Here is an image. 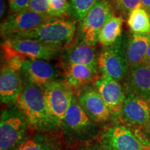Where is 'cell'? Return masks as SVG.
Listing matches in <instances>:
<instances>
[{"mask_svg": "<svg viewBox=\"0 0 150 150\" xmlns=\"http://www.w3.org/2000/svg\"><path fill=\"white\" fill-rule=\"evenodd\" d=\"M23 89V79L20 72L4 67L0 74V99L1 103L16 102Z\"/></svg>", "mask_w": 150, "mask_h": 150, "instance_id": "obj_16", "label": "cell"}, {"mask_svg": "<svg viewBox=\"0 0 150 150\" xmlns=\"http://www.w3.org/2000/svg\"><path fill=\"white\" fill-rule=\"evenodd\" d=\"M95 86L111 115L120 114L126 95L119 82L111 78L102 76L97 79Z\"/></svg>", "mask_w": 150, "mask_h": 150, "instance_id": "obj_13", "label": "cell"}, {"mask_svg": "<svg viewBox=\"0 0 150 150\" xmlns=\"http://www.w3.org/2000/svg\"><path fill=\"white\" fill-rule=\"evenodd\" d=\"M54 127L63 125L74 96V92L65 81L54 80L42 89Z\"/></svg>", "mask_w": 150, "mask_h": 150, "instance_id": "obj_4", "label": "cell"}, {"mask_svg": "<svg viewBox=\"0 0 150 150\" xmlns=\"http://www.w3.org/2000/svg\"><path fill=\"white\" fill-rule=\"evenodd\" d=\"M47 15L54 18H65L69 15L67 0H50Z\"/></svg>", "mask_w": 150, "mask_h": 150, "instance_id": "obj_23", "label": "cell"}, {"mask_svg": "<svg viewBox=\"0 0 150 150\" xmlns=\"http://www.w3.org/2000/svg\"><path fill=\"white\" fill-rule=\"evenodd\" d=\"M141 6L150 15V0H141Z\"/></svg>", "mask_w": 150, "mask_h": 150, "instance_id": "obj_30", "label": "cell"}, {"mask_svg": "<svg viewBox=\"0 0 150 150\" xmlns=\"http://www.w3.org/2000/svg\"><path fill=\"white\" fill-rule=\"evenodd\" d=\"M134 132L140 140L142 150H150V140L148 139L139 129H136L134 131Z\"/></svg>", "mask_w": 150, "mask_h": 150, "instance_id": "obj_28", "label": "cell"}, {"mask_svg": "<svg viewBox=\"0 0 150 150\" xmlns=\"http://www.w3.org/2000/svg\"><path fill=\"white\" fill-rule=\"evenodd\" d=\"M11 13L20 12L29 8L30 0H7Z\"/></svg>", "mask_w": 150, "mask_h": 150, "instance_id": "obj_27", "label": "cell"}, {"mask_svg": "<svg viewBox=\"0 0 150 150\" xmlns=\"http://www.w3.org/2000/svg\"><path fill=\"white\" fill-rule=\"evenodd\" d=\"M120 115L127 123L134 126H148L150 119V101L136 94L127 93Z\"/></svg>", "mask_w": 150, "mask_h": 150, "instance_id": "obj_11", "label": "cell"}, {"mask_svg": "<svg viewBox=\"0 0 150 150\" xmlns=\"http://www.w3.org/2000/svg\"><path fill=\"white\" fill-rule=\"evenodd\" d=\"M77 100L95 122H104L109 119L111 113L96 89H84L79 95Z\"/></svg>", "mask_w": 150, "mask_h": 150, "instance_id": "obj_14", "label": "cell"}, {"mask_svg": "<svg viewBox=\"0 0 150 150\" xmlns=\"http://www.w3.org/2000/svg\"><path fill=\"white\" fill-rule=\"evenodd\" d=\"M5 41L17 53L30 59L50 60L57 57L62 48L29 39L7 38Z\"/></svg>", "mask_w": 150, "mask_h": 150, "instance_id": "obj_9", "label": "cell"}, {"mask_svg": "<svg viewBox=\"0 0 150 150\" xmlns=\"http://www.w3.org/2000/svg\"><path fill=\"white\" fill-rule=\"evenodd\" d=\"M16 150H53L42 138H33L23 140L19 144Z\"/></svg>", "mask_w": 150, "mask_h": 150, "instance_id": "obj_24", "label": "cell"}, {"mask_svg": "<svg viewBox=\"0 0 150 150\" xmlns=\"http://www.w3.org/2000/svg\"><path fill=\"white\" fill-rule=\"evenodd\" d=\"M16 104L30 126L39 130L54 127L42 88L23 80V89Z\"/></svg>", "mask_w": 150, "mask_h": 150, "instance_id": "obj_1", "label": "cell"}, {"mask_svg": "<svg viewBox=\"0 0 150 150\" xmlns=\"http://www.w3.org/2000/svg\"><path fill=\"white\" fill-rule=\"evenodd\" d=\"M127 24L134 34H150V15L140 6L137 7L127 17Z\"/></svg>", "mask_w": 150, "mask_h": 150, "instance_id": "obj_21", "label": "cell"}, {"mask_svg": "<svg viewBox=\"0 0 150 150\" xmlns=\"http://www.w3.org/2000/svg\"><path fill=\"white\" fill-rule=\"evenodd\" d=\"M150 34H134L128 38L126 56L129 67L144 63L148 50Z\"/></svg>", "mask_w": 150, "mask_h": 150, "instance_id": "obj_19", "label": "cell"}, {"mask_svg": "<svg viewBox=\"0 0 150 150\" xmlns=\"http://www.w3.org/2000/svg\"><path fill=\"white\" fill-rule=\"evenodd\" d=\"M28 122L18 108L2 111L0 120V150H11L23 140Z\"/></svg>", "mask_w": 150, "mask_h": 150, "instance_id": "obj_6", "label": "cell"}, {"mask_svg": "<svg viewBox=\"0 0 150 150\" xmlns=\"http://www.w3.org/2000/svg\"><path fill=\"white\" fill-rule=\"evenodd\" d=\"M83 150H104V148L102 147H87L85 149Z\"/></svg>", "mask_w": 150, "mask_h": 150, "instance_id": "obj_32", "label": "cell"}, {"mask_svg": "<svg viewBox=\"0 0 150 150\" xmlns=\"http://www.w3.org/2000/svg\"><path fill=\"white\" fill-rule=\"evenodd\" d=\"M95 123L84 111L74 95L63 124L66 130L78 139L87 140L96 136Z\"/></svg>", "mask_w": 150, "mask_h": 150, "instance_id": "obj_7", "label": "cell"}, {"mask_svg": "<svg viewBox=\"0 0 150 150\" xmlns=\"http://www.w3.org/2000/svg\"><path fill=\"white\" fill-rule=\"evenodd\" d=\"M114 6L122 17H128L134 9L141 6V0H116Z\"/></svg>", "mask_w": 150, "mask_h": 150, "instance_id": "obj_25", "label": "cell"}, {"mask_svg": "<svg viewBox=\"0 0 150 150\" xmlns=\"http://www.w3.org/2000/svg\"><path fill=\"white\" fill-rule=\"evenodd\" d=\"M144 64L149 65V66H150V40H149V46H148L147 55H146L145 61H144Z\"/></svg>", "mask_w": 150, "mask_h": 150, "instance_id": "obj_31", "label": "cell"}, {"mask_svg": "<svg viewBox=\"0 0 150 150\" xmlns=\"http://www.w3.org/2000/svg\"><path fill=\"white\" fill-rule=\"evenodd\" d=\"M6 11V1L0 0V18L1 19L4 16Z\"/></svg>", "mask_w": 150, "mask_h": 150, "instance_id": "obj_29", "label": "cell"}, {"mask_svg": "<svg viewBox=\"0 0 150 150\" xmlns=\"http://www.w3.org/2000/svg\"><path fill=\"white\" fill-rule=\"evenodd\" d=\"M62 66L64 72L65 81L70 86L73 92L97 80L95 78L97 72L87 65L62 63Z\"/></svg>", "mask_w": 150, "mask_h": 150, "instance_id": "obj_18", "label": "cell"}, {"mask_svg": "<svg viewBox=\"0 0 150 150\" xmlns=\"http://www.w3.org/2000/svg\"><path fill=\"white\" fill-rule=\"evenodd\" d=\"M127 93L150 101V66L144 63L129 68L125 79Z\"/></svg>", "mask_w": 150, "mask_h": 150, "instance_id": "obj_15", "label": "cell"}, {"mask_svg": "<svg viewBox=\"0 0 150 150\" xmlns=\"http://www.w3.org/2000/svg\"><path fill=\"white\" fill-rule=\"evenodd\" d=\"M115 6L110 0H99L86 15L79 26L81 41L95 46L98 41L101 29L109 19L114 16Z\"/></svg>", "mask_w": 150, "mask_h": 150, "instance_id": "obj_5", "label": "cell"}, {"mask_svg": "<svg viewBox=\"0 0 150 150\" xmlns=\"http://www.w3.org/2000/svg\"><path fill=\"white\" fill-rule=\"evenodd\" d=\"M99 0H69V15L81 21Z\"/></svg>", "mask_w": 150, "mask_h": 150, "instance_id": "obj_22", "label": "cell"}, {"mask_svg": "<svg viewBox=\"0 0 150 150\" xmlns=\"http://www.w3.org/2000/svg\"><path fill=\"white\" fill-rule=\"evenodd\" d=\"M97 59L98 55L95 46L80 41L67 49L63 55L62 63L85 65L97 72Z\"/></svg>", "mask_w": 150, "mask_h": 150, "instance_id": "obj_17", "label": "cell"}, {"mask_svg": "<svg viewBox=\"0 0 150 150\" xmlns=\"http://www.w3.org/2000/svg\"><path fill=\"white\" fill-rule=\"evenodd\" d=\"M122 36L111 46L106 47L98 54L97 67L103 76L120 81L129 68L126 56L128 38Z\"/></svg>", "mask_w": 150, "mask_h": 150, "instance_id": "obj_3", "label": "cell"}, {"mask_svg": "<svg viewBox=\"0 0 150 150\" xmlns=\"http://www.w3.org/2000/svg\"><path fill=\"white\" fill-rule=\"evenodd\" d=\"M110 1H111V2H112V3L113 4H115V1H116V0H110Z\"/></svg>", "mask_w": 150, "mask_h": 150, "instance_id": "obj_33", "label": "cell"}, {"mask_svg": "<svg viewBox=\"0 0 150 150\" xmlns=\"http://www.w3.org/2000/svg\"><path fill=\"white\" fill-rule=\"evenodd\" d=\"M104 150H142L134 131L123 125H115L104 132L102 140Z\"/></svg>", "mask_w": 150, "mask_h": 150, "instance_id": "obj_10", "label": "cell"}, {"mask_svg": "<svg viewBox=\"0 0 150 150\" xmlns=\"http://www.w3.org/2000/svg\"><path fill=\"white\" fill-rule=\"evenodd\" d=\"M50 4V0H30L28 9L40 14L47 15Z\"/></svg>", "mask_w": 150, "mask_h": 150, "instance_id": "obj_26", "label": "cell"}, {"mask_svg": "<svg viewBox=\"0 0 150 150\" xmlns=\"http://www.w3.org/2000/svg\"><path fill=\"white\" fill-rule=\"evenodd\" d=\"M48 15L40 14L26 9L20 12L11 13L1 24V35L4 38L18 33L27 32L51 20Z\"/></svg>", "mask_w": 150, "mask_h": 150, "instance_id": "obj_8", "label": "cell"}, {"mask_svg": "<svg viewBox=\"0 0 150 150\" xmlns=\"http://www.w3.org/2000/svg\"><path fill=\"white\" fill-rule=\"evenodd\" d=\"M22 79L41 88L56 79L58 73L51 64L45 60L27 59L20 72Z\"/></svg>", "mask_w": 150, "mask_h": 150, "instance_id": "obj_12", "label": "cell"}, {"mask_svg": "<svg viewBox=\"0 0 150 150\" xmlns=\"http://www.w3.org/2000/svg\"><path fill=\"white\" fill-rule=\"evenodd\" d=\"M148 127L150 128V119H149V125H148Z\"/></svg>", "mask_w": 150, "mask_h": 150, "instance_id": "obj_34", "label": "cell"}, {"mask_svg": "<svg viewBox=\"0 0 150 150\" xmlns=\"http://www.w3.org/2000/svg\"><path fill=\"white\" fill-rule=\"evenodd\" d=\"M123 24V17L121 16L111 17L101 29L97 42L105 47L115 44L122 37Z\"/></svg>", "mask_w": 150, "mask_h": 150, "instance_id": "obj_20", "label": "cell"}, {"mask_svg": "<svg viewBox=\"0 0 150 150\" xmlns=\"http://www.w3.org/2000/svg\"><path fill=\"white\" fill-rule=\"evenodd\" d=\"M75 30L74 22L65 18H52L35 29L11 35L8 38L29 39L63 48L72 40Z\"/></svg>", "mask_w": 150, "mask_h": 150, "instance_id": "obj_2", "label": "cell"}]
</instances>
